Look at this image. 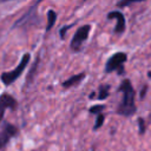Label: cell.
Segmentation results:
<instances>
[{"mask_svg": "<svg viewBox=\"0 0 151 151\" xmlns=\"http://www.w3.org/2000/svg\"><path fill=\"white\" fill-rule=\"evenodd\" d=\"M119 91L123 93V100L117 110V112L122 116H132L137 107L134 104V96L136 92L132 87V84L129 79H124L119 86Z\"/></svg>", "mask_w": 151, "mask_h": 151, "instance_id": "1", "label": "cell"}, {"mask_svg": "<svg viewBox=\"0 0 151 151\" xmlns=\"http://www.w3.org/2000/svg\"><path fill=\"white\" fill-rule=\"evenodd\" d=\"M29 59H31V54H29V53H25V54L22 55V58H21L19 65H18L14 70L1 73V76H0V80L2 81V84L6 85V86H9L11 84H13V83H14V81L22 74V72L25 71V68L28 66Z\"/></svg>", "mask_w": 151, "mask_h": 151, "instance_id": "2", "label": "cell"}, {"mask_svg": "<svg viewBox=\"0 0 151 151\" xmlns=\"http://www.w3.org/2000/svg\"><path fill=\"white\" fill-rule=\"evenodd\" d=\"M127 59V55L126 53L124 52H117L114 54H112L109 60L106 61V65H105V72L106 73H111L113 71H119L122 72V68H123V65L124 63L126 61Z\"/></svg>", "mask_w": 151, "mask_h": 151, "instance_id": "3", "label": "cell"}, {"mask_svg": "<svg viewBox=\"0 0 151 151\" xmlns=\"http://www.w3.org/2000/svg\"><path fill=\"white\" fill-rule=\"evenodd\" d=\"M18 133L19 130L15 125L7 122H2V126L0 129V149H4L8 144V142Z\"/></svg>", "mask_w": 151, "mask_h": 151, "instance_id": "4", "label": "cell"}, {"mask_svg": "<svg viewBox=\"0 0 151 151\" xmlns=\"http://www.w3.org/2000/svg\"><path fill=\"white\" fill-rule=\"evenodd\" d=\"M90 31H91V25H84V26H80L77 32L74 33L72 40H71V48L73 51H79L83 42L88 38V34H90Z\"/></svg>", "mask_w": 151, "mask_h": 151, "instance_id": "5", "label": "cell"}, {"mask_svg": "<svg viewBox=\"0 0 151 151\" xmlns=\"http://www.w3.org/2000/svg\"><path fill=\"white\" fill-rule=\"evenodd\" d=\"M17 107H18V101L14 97H12L9 93H6V92L0 94V123L4 119V113L6 109L15 110Z\"/></svg>", "mask_w": 151, "mask_h": 151, "instance_id": "6", "label": "cell"}, {"mask_svg": "<svg viewBox=\"0 0 151 151\" xmlns=\"http://www.w3.org/2000/svg\"><path fill=\"white\" fill-rule=\"evenodd\" d=\"M107 18L109 19H116L117 20V25H116V28H114L116 33L124 32V29H125V18H124V15L120 12H118V11L110 12L107 14Z\"/></svg>", "mask_w": 151, "mask_h": 151, "instance_id": "7", "label": "cell"}, {"mask_svg": "<svg viewBox=\"0 0 151 151\" xmlns=\"http://www.w3.org/2000/svg\"><path fill=\"white\" fill-rule=\"evenodd\" d=\"M86 77L85 72H81V73H78V74H74L72 77H70L68 79H66L65 81H63V87L65 88H68V87H72V86H77L84 78Z\"/></svg>", "mask_w": 151, "mask_h": 151, "instance_id": "8", "label": "cell"}, {"mask_svg": "<svg viewBox=\"0 0 151 151\" xmlns=\"http://www.w3.org/2000/svg\"><path fill=\"white\" fill-rule=\"evenodd\" d=\"M57 21V13L53 11V9H50L47 12V26H46V31H50L53 25L55 24Z\"/></svg>", "mask_w": 151, "mask_h": 151, "instance_id": "9", "label": "cell"}, {"mask_svg": "<svg viewBox=\"0 0 151 151\" xmlns=\"http://www.w3.org/2000/svg\"><path fill=\"white\" fill-rule=\"evenodd\" d=\"M109 92H110V85L104 84L99 86V91H98V99L99 100H104L109 97Z\"/></svg>", "mask_w": 151, "mask_h": 151, "instance_id": "10", "label": "cell"}, {"mask_svg": "<svg viewBox=\"0 0 151 151\" xmlns=\"http://www.w3.org/2000/svg\"><path fill=\"white\" fill-rule=\"evenodd\" d=\"M104 119H105V116L103 113H99L97 116V119H96V124L93 126V130H98L103 126V123H104Z\"/></svg>", "mask_w": 151, "mask_h": 151, "instance_id": "11", "label": "cell"}, {"mask_svg": "<svg viewBox=\"0 0 151 151\" xmlns=\"http://www.w3.org/2000/svg\"><path fill=\"white\" fill-rule=\"evenodd\" d=\"M104 109H105L104 105H99V104H98V105H93V106H91L88 111H90V113H93V114H97V116H98L99 113H101V111H103Z\"/></svg>", "mask_w": 151, "mask_h": 151, "instance_id": "12", "label": "cell"}, {"mask_svg": "<svg viewBox=\"0 0 151 151\" xmlns=\"http://www.w3.org/2000/svg\"><path fill=\"white\" fill-rule=\"evenodd\" d=\"M139 1H144V0H120L118 2V6L119 7H124V6H129L133 2H139Z\"/></svg>", "mask_w": 151, "mask_h": 151, "instance_id": "13", "label": "cell"}, {"mask_svg": "<svg viewBox=\"0 0 151 151\" xmlns=\"http://www.w3.org/2000/svg\"><path fill=\"white\" fill-rule=\"evenodd\" d=\"M138 126H139V133L143 134L145 132V130H146V124H145V122H144L143 118H139L138 119Z\"/></svg>", "mask_w": 151, "mask_h": 151, "instance_id": "14", "label": "cell"}]
</instances>
